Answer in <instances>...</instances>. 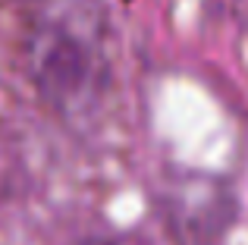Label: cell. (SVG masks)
<instances>
[{
    "label": "cell",
    "mask_w": 248,
    "mask_h": 245,
    "mask_svg": "<svg viewBox=\"0 0 248 245\" xmlns=\"http://www.w3.org/2000/svg\"><path fill=\"white\" fill-rule=\"evenodd\" d=\"M35 94L66 122H88L110 92L107 19L97 0H38L25 31Z\"/></svg>",
    "instance_id": "obj_1"
},
{
    "label": "cell",
    "mask_w": 248,
    "mask_h": 245,
    "mask_svg": "<svg viewBox=\"0 0 248 245\" xmlns=\"http://www.w3.org/2000/svg\"><path fill=\"white\" fill-rule=\"evenodd\" d=\"M167 227L188 245H211L236 217V198L220 179H179L164 198Z\"/></svg>",
    "instance_id": "obj_2"
},
{
    "label": "cell",
    "mask_w": 248,
    "mask_h": 245,
    "mask_svg": "<svg viewBox=\"0 0 248 245\" xmlns=\"http://www.w3.org/2000/svg\"><path fill=\"white\" fill-rule=\"evenodd\" d=\"M22 3H38V0H22Z\"/></svg>",
    "instance_id": "obj_4"
},
{
    "label": "cell",
    "mask_w": 248,
    "mask_h": 245,
    "mask_svg": "<svg viewBox=\"0 0 248 245\" xmlns=\"http://www.w3.org/2000/svg\"><path fill=\"white\" fill-rule=\"evenodd\" d=\"M91 245H113V242H91Z\"/></svg>",
    "instance_id": "obj_3"
}]
</instances>
